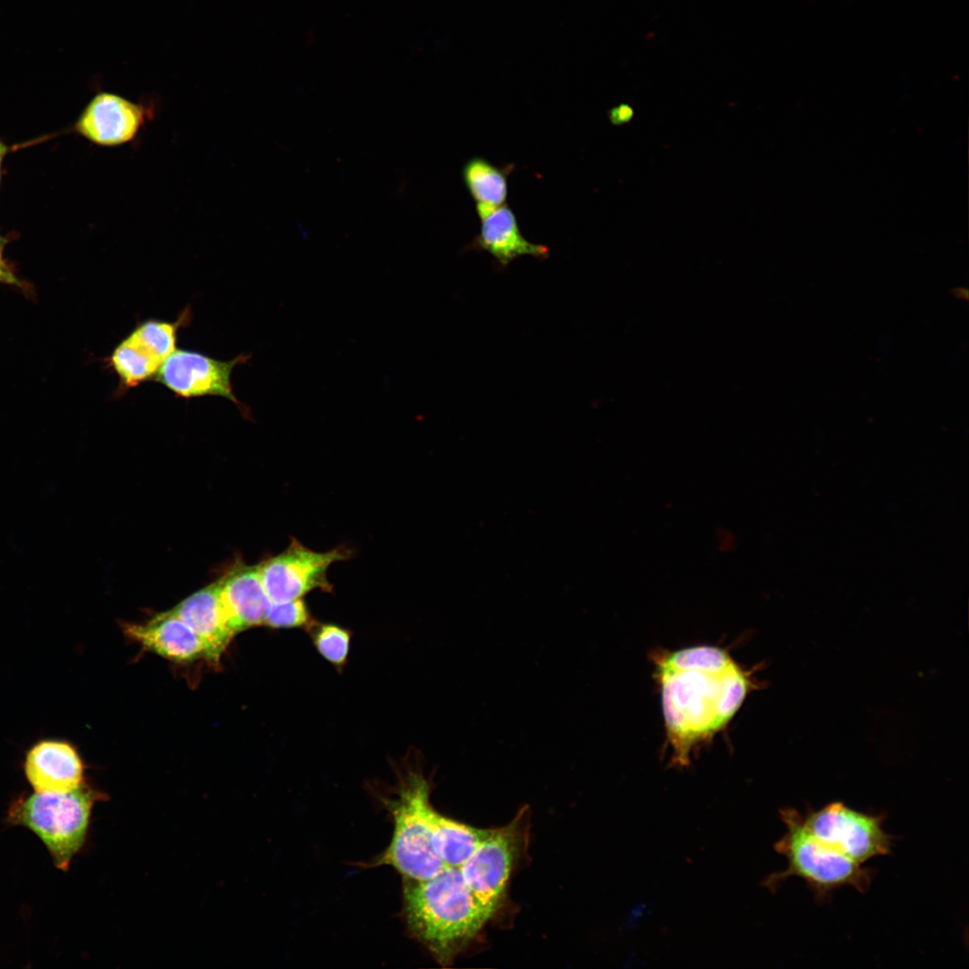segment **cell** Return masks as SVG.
<instances>
[{"mask_svg": "<svg viewBox=\"0 0 969 969\" xmlns=\"http://www.w3.org/2000/svg\"><path fill=\"white\" fill-rule=\"evenodd\" d=\"M671 764L685 767L692 755L738 711L753 681L723 649L695 646L655 659Z\"/></svg>", "mask_w": 969, "mask_h": 969, "instance_id": "1", "label": "cell"}, {"mask_svg": "<svg viewBox=\"0 0 969 969\" xmlns=\"http://www.w3.org/2000/svg\"><path fill=\"white\" fill-rule=\"evenodd\" d=\"M403 911L410 932L443 965L491 917L465 883L459 868L447 866L428 879H406Z\"/></svg>", "mask_w": 969, "mask_h": 969, "instance_id": "2", "label": "cell"}, {"mask_svg": "<svg viewBox=\"0 0 969 969\" xmlns=\"http://www.w3.org/2000/svg\"><path fill=\"white\" fill-rule=\"evenodd\" d=\"M787 832L774 844V850L786 857L783 871L766 877L762 886L774 893L790 877L802 878L816 902L824 903L833 891L850 886L860 893L869 890L875 869L863 867L816 838L803 825L802 814L793 808L780 810Z\"/></svg>", "mask_w": 969, "mask_h": 969, "instance_id": "3", "label": "cell"}, {"mask_svg": "<svg viewBox=\"0 0 969 969\" xmlns=\"http://www.w3.org/2000/svg\"><path fill=\"white\" fill-rule=\"evenodd\" d=\"M429 796L430 784L423 775L408 773L397 798L388 802L394 820L393 836L374 866H391L414 881L432 877L446 867L432 842Z\"/></svg>", "mask_w": 969, "mask_h": 969, "instance_id": "4", "label": "cell"}, {"mask_svg": "<svg viewBox=\"0 0 969 969\" xmlns=\"http://www.w3.org/2000/svg\"><path fill=\"white\" fill-rule=\"evenodd\" d=\"M99 798L83 782L69 792H35L12 805L8 820L37 834L55 866L65 871L84 842L91 811Z\"/></svg>", "mask_w": 969, "mask_h": 969, "instance_id": "5", "label": "cell"}, {"mask_svg": "<svg viewBox=\"0 0 969 969\" xmlns=\"http://www.w3.org/2000/svg\"><path fill=\"white\" fill-rule=\"evenodd\" d=\"M885 813L870 814L834 801L802 815L804 826L819 841L851 860L863 864L891 853L895 837L884 829Z\"/></svg>", "mask_w": 969, "mask_h": 969, "instance_id": "6", "label": "cell"}, {"mask_svg": "<svg viewBox=\"0 0 969 969\" xmlns=\"http://www.w3.org/2000/svg\"><path fill=\"white\" fill-rule=\"evenodd\" d=\"M350 557L351 551L345 547L316 552L292 538L284 552L258 565L268 598L272 603H279L301 598L314 589L332 591L327 576L328 568Z\"/></svg>", "mask_w": 969, "mask_h": 969, "instance_id": "7", "label": "cell"}, {"mask_svg": "<svg viewBox=\"0 0 969 969\" xmlns=\"http://www.w3.org/2000/svg\"><path fill=\"white\" fill-rule=\"evenodd\" d=\"M520 844L519 820L491 829L471 856L459 867L463 879L486 912L499 906Z\"/></svg>", "mask_w": 969, "mask_h": 969, "instance_id": "8", "label": "cell"}, {"mask_svg": "<svg viewBox=\"0 0 969 969\" xmlns=\"http://www.w3.org/2000/svg\"><path fill=\"white\" fill-rule=\"evenodd\" d=\"M250 354H240L230 361H221L196 351L175 349L162 362L154 380L176 396L185 398L219 396L240 406L232 391L233 368L247 362Z\"/></svg>", "mask_w": 969, "mask_h": 969, "instance_id": "9", "label": "cell"}, {"mask_svg": "<svg viewBox=\"0 0 969 969\" xmlns=\"http://www.w3.org/2000/svg\"><path fill=\"white\" fill-rule=\"evenodd\" d=\"M151 109L111 92H100L87 104L74 130L90 142L105 147L134 141L149 120Z\"/></svg>", "mask_w": 969, "mask_h": 969, "instance_id": "10", "label": "cell"}, {"mask_svg": "<svg viewBox=\"0 0 969 969\" xmlns=\"http://www.w3.org/2000/svg\"><path fill=\"white\" fill-rule=\"evenodd\" d=\"M219 583L223 606L234 634L266 624L272 601L262 584L258 565L236 564Z\"/></svg>", "mask_w": 969, "mask_h": 969, "instance_id": "11", "label": "cell"}, {"mask_svg": "<svg viewBox=\"0 0 969 969\" xmlns=\"http://www.w3.org/2000/svg\"><path fill=\"white\" fill-rule=\"evenodd\" d=\"M170 611L203 642L205 658L218 663L235 635L223 606L219 581L185 598Z\"/></svg>", "mask_w": 969, "mask_h": 969, "instance_id": "12", "label": "cell"}, {"mask_svg": "<svg viewBox=\"0 0 969 969\" xmlns=\"http://www.w3.org/2000/svg\"><path fill=\"white\" fill-rule=\"evenodd\" d=\"M24 768L36 792L65 793L83 783L82 761L65 742H39L28 753Z\"/></svg>", "mask_w": 969, "mask_h": 969, "instance_id": "13", "label": "cell"}, {"mask_svg": "<svg viewBox=\"0 0 969 969\" xmlns=\"http://www.w3.org/2000/svg\"><path fill=\"white\" fill-rule=\"evenodd\" d=\"M124 632L144 648L170 660L186 662L205 658L203 642L171 611L144 624H128Z\"/></svg>", "mask_w": 969, "mask_h": 969, "instance_id": "14", "label": "cell"}, {"mask_svg": "<svg viewBox=\"0 0 969 969\" xmlns=\"http://www.w3.org/2000/svg\"><path fill=\"white\" fill-rule=\"evenodd\" d=\"M479 218L481 229L471 246L490 253L501 266L505 267L525 255L539 259L549 257L546 246L530 242L522 235L515 214L505 204Z\"/></svg>", "mask_w": 969, "mask_h": 969, "instance_id": "15", "label": "cell"}, {"mask_svg": "<svg viewBox=\"0 0 969 969\" xmlns=\"http://www.w3.org/2000/svg\"><path fill=\"white\" fill-rule=\"evenodd\" d=\"M432 842L447 867L459 868L489 834L491 829L476 828L446 817L432 808Z\"/></svg>", "mask_w": 969, "mask_h": 969, "instance_id": "16", "label": "cell"}, {"mask_svg": "<svg viewBox=\"0 0 969 969\" xmlns=\"http://www.w3.org/2000/svg\"><path fill=\"white\" fill-rule=\"evenodd\" d=\"M163 361L132 330L108 358L118 375L120 388H135L155 378Z\"/></svg>", "mask_w": 969, "mask_h": 969, "instance_id": "17", "label": "cell"}, {"mask_svg": "<svg viewBox=\"0 0 969 969\" xmlns=\"http://www.w3.org/2000/svg\"><path fill=\"white\" fill-rule=\"evenodd\" d=\"M513 167H500L483 157H473L465 163L462 179L476 204L500 206L506 201L508 176Z\"/></svg>", "mask_w": 969, "mask_h": 969, "instance_id": "18", "label": "cell"}, {"mask_svg": "<svg viewBox=\"0 0 969 969\" xmlns=\"http://www.w3.org/2000/svg\"><path fill=\"white\" fill-rule=\"evenodd\" d=\"M309 629L318 652L336 668H343L349 654L351 632L336 624L315 622Z\"/></svg>", "mask_w": 969, "mask_h": 969, "instance_id": "19", "label": "cell"}, {"mask_svg": "<svg viewBox=\"0 0 969 969\" xmlns=\"http://www.w3.org/2000/svg\"><path fill=\"white\" fill-rule=\"evenodd\" d=\"M189 317V310H185L174 322L147 319L138 324L133 331L164 362L176 349L178 329L187 323Z\"/></svg>", "mask_w": 969, "mask_h": 969, "instance_id": "20", "label": "cell"}, {"mask_svg": "<svg viewBox=\"0 0 969 969\" xmlns=\"http://www.w3.org/2000/svg\"><path fill=\"white\" fill-rule=\"evenodd\" d=\"M313 621L301 598L272 603L266 625L272 628L310 627Z\"/></svg>", "mask_w": 969, "mask_h": 969, "instance_id": "21", "label": "cell"}, {"mask_svg": "<svg viewBox=\"0 0 969 969\" xmlns=\"http://www.w3.org/2000/svg\"><path fill=\"white\" fill-rule=\"evenodd\" d=\"M6 239L0 236V284L16 286L22 290L27 289V284L19 278L4 258V249Z\"/></svg>", "mask_w": 969, "mask_h": 969, "instance_id": "22", "label": "cell"}, {"mask_svg": "<svg viewBox=\"0 0 969 969\" xmlns=\"http://www.w3.org/2000/svg\"><path fill=\"white\" fill-rule=\"evenodd\" d=\"M716 546L720 552H731L738 546V538L734 532L727 528L717 527L714 530Z\"/></svg>", "mask_w": 969, "mask_h": 969, "instance_id": "23", "label": "cell"}, {"mask_svg": "<svg viewBox=\"0 0 969 969\" xmlns=\"http://www.w3.org/2000/svg\"><path fill=\"white\" fill-rule=\"evenodd\" d=\"M7 153H8V146L0 139V177H1L2 162H3V160H4V156L6 155Z\"/></svg>", "mask_w": 969, "mask_h": 969, "instance_id": "24", "label": "cell"}]
</instances>
